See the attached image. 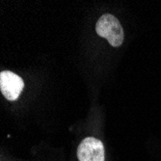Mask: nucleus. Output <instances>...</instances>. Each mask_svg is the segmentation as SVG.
<instances>
[{
    "label": "nucleus",
    "mask_w": 161,
    "mask_h": 161,
    "mask_svg": "<svg viewBox=\"0 0 161 161\" xmlns=\"http://www.w3.org/2000/svg\"><path fill=\"white\" fill-rule=\"evenodd\" d=\"M24 83L20 76L9 70H4L0 74V90L8 100H16L21 91Z\"/></svg>",
    "instance_id": "obj_3"
},
{
    "label": "nucleus",
    "mask_w": 161,
    "mask_h": 161,
    "mask_svg": "<svg viewBox=\"0 0 161 161\" xmlns=\"http://www.w3.org/2000/svg\"><path fill=\"white\" fill-rule=\"evenodd\" d=\"M96 31L99 37L105 38L114 47H119L124 42L123 27L116 17L110 14L101 16L96 25Z\"/></svg>",
    "instance_id": "obj_1"
},
{
    "label": "nucleus",
    "mask_w": 161,
    "mask_h": 161,
    "mask_svg": "<svg viewBox=\"0 0 161 161\" xmlns=\"http://www.w3.org/2000/svg\"><path fill=\"white\" fill-rule=\"evenodd\" d=\"M78 161H104V146L95 137H86L77 148Z\"/></svg>",
    "instance_id": "obj_2"
}]
</instances>
